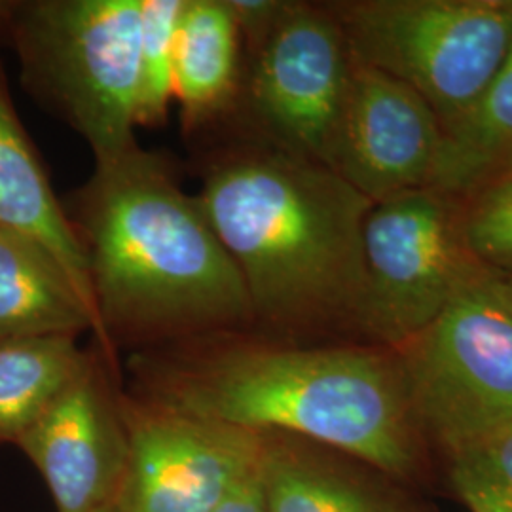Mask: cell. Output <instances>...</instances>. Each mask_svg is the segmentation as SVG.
I'll use <instances>...</instances> for the list:
<instances>
[{
  "label": "cell",
  "mask_w": 512,
  "mask_h": 512,
  "mask_svg": "<svg viewBox=\"0 0 512 512\" xmlns=\"http://www.w3.org/2000/svg\"><path fill=\"white\" fill-rule=\"evenodd\" d=\"M88 361L73 336L0 342V444H18Z\"/></svg>",
  "instance_id": "17"
},
{
  "label": "cell",
  "mask_w": 512,
  "mask_h": 512,
  "mask_svg": "<svg viewBox=\"0 0 512 512\" xmlns=\"http://www.w3.org/2000/svg\"><path fill=\"white\" fill-rule=\"evenodd\" d=\"M363 336L401 348L484 270L465 247L452 196L418 188L372 205L365 222Z\"/></svg>",
  "instance_id": "7"
},
{
  "label": "cell",
  "mask_w": 512,
  "mask_h": 512,
  "mask_svg": "<svg viewBox=\"0 0 512 512\" xmlns=\"http://www.w3.org/2000/svg\"><path fill=\"white\" fill-rule=\"evenodd\" d=\"M0 226L37 241L69 275L97 321L86 256L71 217L55 198L54 188L21 128L0 84ZM99 329V321H97ZM101 338V332L99 336Z\"/></svg>",
  "instance_id": "13"
},
{
  "label": "cell",
  "mask_w": 512,
  "mask_h": 512,
  "mask_svg": "<svg viewBox=\"0 0 512 512\" xmlns=\"http://www.w3.org/2000/svg\"><path fill=\"white\" fill-rule=\"evenodd\" d=\"M196 198L243 279L255 332L363 336L374 203L359 190L247 131L207 154Z\"/></svg>",
  "instance_id": "2"
},
{
  "label": "cell",
  "mask_w": 512,
  "mask_h": 512,
  "mask_svg": "<svg viewBox=\"0 0 512 512\" xmlns=\"http://www.w3.org/2000/svg\"><path fill=\"white\" fill-rule=\"evenodd\" d=\"M511 162L512 50L475 107L442 131L427 188L452 198L475 194Z\"/></svg>",
  "instance_id": "16"
},
{
  "label": "cell",
  "mask_w": 512,
  "mask_h": 512,
  "mask_svg": "<svg viewBox=\"0 0 512 512\" xmlns=\"http://www.w3.org/2000/svg\"><path fill=\"white\" fill-rule=\"evenodd\" d=\"M488 279H490V285H492L494 293L497 294V298L503 302V306L512 315V275L488 270Z\"/></svg>",
  "instance_id": "22"
},
{
  "label": "cell",
  "mask_w": 512,
  "mask_h": 512,
  "mask_svg": "<svg viewBox=\"0 0 512 512\" xmlns=\"http://www.w3.org/2000/svg\"><path fill=\"white\" fill-rule=\"evenodd\" d=\"M245 46L226 0H183L173 99L184 131H203L241 107Z\"/></svg>",
  "instance_id": "12"
},
{
  "label": "cell",
  "mask_w": 512,
  "mask_h": 512,
  "mask_svg": "<svg viewBox=\"0 0 512 512\" xmlns=\"http://www.w3.org/2000/svg\"><path fill=\"white\" fill-rule=\"evenodd\" d=\"M260 478L268 512H420L342 465L329 448L262 431Z\"/></svg>",
  "instance_id": "14"
},
{
  "label": "cell",
  "mask_w": 512,
  "mask_h": 512,
  "mask_svg": "<svg viewBox=\"0 0 512 512\" xmlns=\"http://www.w3.org/2000/svg\"><path fill=\"white\" fill-rule=\"evenodd\" d=\"M143 0H38L12 10L27 82L92 148L95 164L137 147Z\"/></svg>",
  "instance_id": "4"
},
{
  "label": "cell",
  "mask_w": 512,
  "mask_h": 512,
  "mask_svg": "<svg viewBox=\"0 0 512 512\" xmlns=\"http://www.w3.org/2000/svg\"><path fill=\"white\" fill-rule=\"evenodd\" d=\"M71 222L103 348H162L253 330L234 260L198 198L184 192L160 156L137 145L95 164Z\"/></svg>",
  "instance_id": "3"
},
{
  "label": "cell",
  "mask_w": 512,
  "mask_h": 512,
  "mask_svg": "<svg viewBox=\"0 0 512 512\" xmlns=\"http://www.w3.org/2000/svg\"><path fill=\"white\" fill-rule=\"evenodd\" d=\"M501 175H511L512 177V162L511 164L507 165V167H505V171H503ZM501 175H499V177H501Z\"/></svg>",
  "instance_id": "24"
},
{
  "label": "cell",
  "mask_w": 512,
  "mask_h": 512,
  "mask_svg": "<svg viewBox=\"0 0 512 512\" xmlns=\"http://www.w3.org/2000/svg\"><path fill=\"white\" fill-rule=\"evenodd\" d=\"M46 480L59 512H101L114 505L128 459L120 401L95 361L67 385L18 442Z\"/></svg>",
  "instance_id": "11"
},
{
  "label": "cell",
  "mask_w": 512,
  "mask_h": 512,
  "mask_svg": "<svg viewBox=\"0 0 512 512\" xmlns=\"http://www.w3.org/2000/svg\"><path fill=\"white\" fill-rule=\"evenodd\" d=\"M183 0H143L137 126L165 124L173 103L175 38Z\"/></svg>",
  "instance_id": "18"
},
{
  "label": "cell",
  "mask_w": 512,
  "mask_h": 512,
  "mask_svg": "<svg viewBox=\"0 0 512 512\" xmlns=\"http://www.w3.org/2000/svg\"><path fill=\"white\" fill-rule=\"evenodd\" d=\"M442 143L437 114L401 80L355 61L330 169L370 202L427 188Z\"/></svg>",
  "instance_id": "10"
},
{
  "label": "cell",
  "mask_w": 512,
  "mask_h": 512,
  "mask_svg": "<svg viewBox=\"0 0 512 512\" xmlns=\"http://www.w3.org/2000/svg\"><path fill=\"white\" fill-rule=\"evenodd\" d=\"M353 65L325 2H287L274 25L245 48L241 107L251 131L329 167Z\"/></svg>",
  "instance_id": "8"
},
{
  "label": "cell",
  "mask_w": 512,
  "mask_h": 512,
  "mask_svg": "<svg viewBox=\"0 0 512 512\" xmlns=\"http://www.w3.org/2000/svg\"><path fill=\"white\" fill-rule=\"evenodd\" d=\"M92 330V311L61 264L37 241L0 226V342Z\"/></svg>",
  "instance_id": "15"
},
{
  "label": "cell",
  "mask_w": 512,
  "mask_h": 512,
  "mask_svg": "<svg viewBox=\"0 0 512 512\" xmlns=\"http://www.w3.org/2000/svg\"><path fill=\"white\" fill-rule=\"evenodd\" d=\"M215 512H268L260 478V461L228 492Z\"/></svg>",
  "instance_id": "21"
},
{
  "label": "cell",
  "mask_w": 512,
  "mask_h": 512,
  "mask_svg": "<svg viewBox=\"0 0 512 512\" xmlns=\"http://www.w3.org/2000/svg\"><path fill=\"white\" fill-rule=\"evenodd\" d=\"M353 61L401 80L442 131L488 90L512 50V0L325 2Z\"/></svg>",
  "instance_id": "5"
},
{
  "label": "cell",
  "mask_w": 512,
  "mask_h": 512,
  "mask_svg": "<svg viewBox=\"0 0 512 512\" xmlns=\"http://www.w3.org/2000/svg\"><path fill=\"white\" fill-rule=\"evenodd\" d=\"M101 512H120V509H118V505L114 503V505H109L107 509H103Z\"/></svg>",
  "instance_id": "23"
},
{
  "label": "cell",
  "mask_w": 512,
  "mask_h": 512,
  "mask_svg": "<svg viewBox=\"0 0 512 512\" xmlns=\"http://www.w3.org/2000/svg\"><path fill=\"white\" fill-rule=\"evenodd\" d=\"M395 351L421 437L448 456L512 423V315L488 268Z\"/></svg>",
  "instance_id": "6"
},
{
  "label": "cell",
  "mask_w": 512,
  "mask_h": 512,
  "mask_svg": "<svg viewBox=\"0 0 512 512\" xmlns=\"http://www.w3.org/2000/svg\"><path fill=\"white\" fill-rule=\"evenodd\" d=\"M128 459L120 512H215L262 456V431L120 401Z\"/></svg>",
  "instance_id": "9"
},
{
  "label": "cell",
  "mask_w": 512,
  "mask_h": 512,
  "mask_svg": "<svg viewBox=\"0 0 512 512\" xmlns=\"http://www.w3.org/2000/svg\"><path fill=\"white\" fill-rule=\"evenodd\" d=\"M461 209L467 251L488 270L512 275V177L501 175L473 194Z\"/></svg>",
  "instance_id": "20"
},
{
  "label": "cell",
  "mask_w": 512,
  "mask_h": 512,
  "mask_svg": "<svg viewBox=\"0 0 512 512\" xmlns=\"http://www.w3.org/2000/svg\"><path fill=\"white\" fill-rule=\"evenodd\" d=\"M133 372L137 399L188 416L310 440L389 476L412 475L420 461L393 348L219 332L145 349Z\"/></svg>",
  "instance_id": "1"
},
{
  "label": "cell",
  "mask_w": 512,
  "mask_h": 512,
  "mask_svg": "<svg viewBox=\"0 0 512 512\" xmlns=\"http://www.w3.org/2000/svg\"><path fill=\"white\" fill-rule=\"evenodd\" d=\"M452 486L473 512H512V423L450 456Z\"/></svg>",
  "instance_id": "19"
}]
</instances>
